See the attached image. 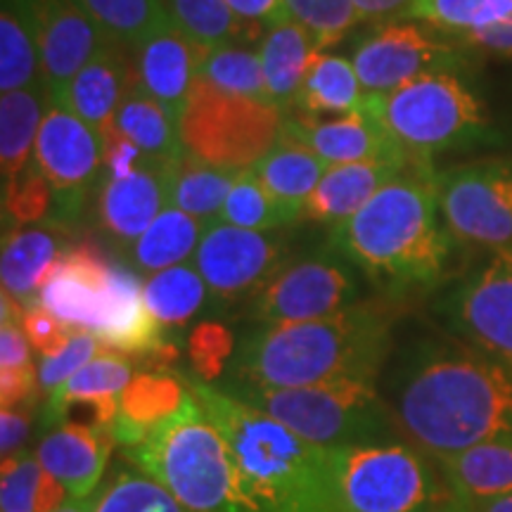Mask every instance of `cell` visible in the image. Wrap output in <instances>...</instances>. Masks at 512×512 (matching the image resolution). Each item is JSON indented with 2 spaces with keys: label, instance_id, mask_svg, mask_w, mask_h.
I'll list each match as a JSON object with an SVG mask.
<instances>
[{
  "label": "cell",
  "instance_id": "43",
  "mask_svg": "<svg viewBox=\"0 0 512 512\" xmlns=\"http://www.w3.org/2000/svg\"><path fill=\"white\" fill-rule=\"evenodd\" d=\"M133 380V366L124 356L114 354V349H107L102 356H95L91 363H86L79 373L69 377L62 387H57L48 396L46 406L76 399V396H119L126 389V384Z\"/></svg>",
  "mask_w": 512,
  "mask_h": 512
},
{
  "label": "cell",
  "instance_id": "7",
  "mask_svg": "<svg viewBox=\"0 0 512 512\" xmlns=\"http://www.w3.org/2000/svg\"><path fill=\"white\" fill-rule=\"evenodd\" d=\"M366 112L425 169H432V157L439 152L486 136L482 105L453 72H434L403 83L392 93L368 95Z\"/></svg>",
  "mask_w": 512,
  "mask_h": 512
},
{
  "label": "cell",
  "instance_id": "58",
  "mask_svg": "<svg viewBox=\"0 0 512 512\" xmlns=\"http://www.w3.org/2000/svg\"><path fill=\"white\" fill-rule=\"evenodd\" d=\"M475 510L477 512H512V494L475 503Z\"/></svg>",
  "mask_w": 512,
  "mask_h": 512
},
{
  "label": "cell",
  "instance_id": "24",
  "mask_svg": "<svg viewBox=\"0 0 512 512\" xmlns=\"http://www.w3.org/2000/svg\"><path fill=\"white\" fill-rule=\"evenodd\" d=\"M411 169L413 166L396 162H354L330 166L325 176L320 178L318 188L313 190L311 200L306 202L304 219L337 226V223L354 216L361 207H366L384 185Z\"/></svg>",
  "mask_w": 512,
  "mask_h": 512
},
{
  "label": "cell",
  "instance_id": "27",
  "mask_svg": "<svg viewBox=\"0 0 512 512\" xmlns=\"http://www.w3.org/2000/svg\"><path fill=\"white\" fill-rule=\"evenodd\" d=\"M316 53V41L292 17H285L283 22L266 29L259 50L261 67H264L268 95L280 110L287 112L297 107L306 69Z\"/></svg>",
  "mask_w": 512,
  "mask_h": 512
},
{
  "label": "cell",
  "instance_id": "38",
  "mask_svg": "<svg viewBox=\"0 0 512 512\" xmlns=\"http://www.w3.org/2000/svg\"><path fill=\"white\" fill-rule=\"evenodd\" d=\"M67 489L43 470L36 456L19 453L3 460V512H55L67 501Z\"/></svg>",
  "mask_w": 512,
  "mask_h": 512
},
{
  "label": "cell",
  "instance_id": "36",
  "mask_svg": "<svg viewBox=\"0 0 512 512\" xmlns=\"http://www.w3.org/2000/svg\"><path fill=\"white\" fill-rule=\"evenodd\" d=\"M204 228H207L204 223L192 219L185 211L166 207L150 223V228L128 247L133 266L140 273L155 275L164 268L185 264L190 256H195Z\"/></svg>",
  "mask_w": 512,
  "mask_h": 512
},
{
  "label": "cell",
  "instance_id": "11",
  "mask_svg": "<svg viewBox=\"0 0 512 512\" xmlns=\"http://www.w3.org/2000/svg\"><path fill=\"white\" fill-rule=\"evenodd\" d=\"M285 238L275 230H247L230 223L204 228L192 264L202 273L216 306L252 299L285 264Z\"/></svg>",
  "mask_w": 512,
  "mask_h": 512
},
{
  "label": "cell",
  "instance_id": "52",
  "mask_svg": "<svg viewBox=\"0 0 512 512\" xmlns=\"http://www.w3.org/2000/svg\"><path fill=\"white\" fill-rule=\"evenodd\" d=\"M29 427V406L3 408V413H0V453H3V460L17 458V453L22 451L24 441L29 437Z\"/></svg>",
  "mask_w": 512,
  "mask_h": 512
},
{
  "label": "cell",
  "instance_id": "12",
  "mask_svg": "<svg viewBox=\"0 0 512 512\" xmlns=\"http://www.w3.org/2000/svg\"><path fill=\"white\" fill-rule=\"evenodd\" d=\"M105 145L102 136L67 107L50 102L38 128L34 169L46 178L55 195V221L67 223L81 216L83 202L100 178Z\"/></svg>",
  "mask_w": 512,
  "mask_h": 512
},
{
  "label": "cell",
  "instance_id": "32",
  "mask_svg": "<svg viewBox=\"0 0 512 512\" xmlns=\"http://www.w3.org/2000/svg\"><path fill=\"white\" fill-rule=\"evenodd\" d=\"M162 5L166 19L207 53L264 38L266 27L242 19L226 0H162Z\"/></svg>",
  "mask_w": 512,
  "mask_h": 512
},
{
  "label": "cell",
  "instance_id": "34",
  "mask_svg": "<svg viewBox=\"0 0 512 512\" xmlns=\"http://www.w3.org/2000/svg\"><path fill=\"white\" fill-rule=\"evenodd\" d=\"M46 86L34 17L27 0L0 5V93Z\"/></svg>",
  "mask_w": 512,
  "mask_h": 512
},
{
  "label": "cell",
  "instance_id": "16",
  "mask_svg": "<svg viewBox=\"0 0 512 512\" xmlns=\"http://www.w3.org/2000/svg\"><path fill=\"white\" fill-rule=\"evenodd\" d=\"M27 3L34 17L43 81L50 102L62 105L74 76L102 48L117 41H112L76 0H27Z\"/></svg>",
  "mask_w": 512,
  "mask_h": 512
},
{
  "label": "cell",
  "instance_id": "21",
  "mask_svg": "<svg viewBox=\"0 0 512 512\" xmlns=\"http://www.w3.org/2000/svg\"><path fill=\"white\" fill-rule=\"evenodd\" d=\"M64 223L5 228L3 235V294L22 309L41 304V290L60 259L64 247Z\"/></svg>",
  "mask_w": 512,
  "mask_h": 512
},
{
  "label": "cell",
  "instance_id": "37",
  "mask_svg": "<svg viewBox=\"0 0 512 512\" xmlns=\"http://www.w3.org/2000/svg\"><path fill=\"white\" fill-rule=\"evenodd\" d=\"M145 302L164 328H183L211 302V297L197 266L178 264L147 278Z\"/></svg>",
  "mask_w": 512,
  "mask_h": 512
},
{
  "label": "cell",
  "instance_id": "28",
  "mask_svg": "<svg viewBox=\"0 0 512 512\" xmlns=\"http://www.w3.org/2000/svg\"><path fill=\"white\" fill-rule=\"evenodd\" d=\"M185 382L166 373L136 375L119 394V415L114 420V441L128 448L138 446L147 432L183 406Z\"/></svg>",
  "mask_w": 512,
  "mask_h": 512
},
{
  "label": "cell",
  "instance_id": "26",
  "mask_svg": "<svg viewBox=\"0 0 512 512\" xmlns=\"http://www.w3.org/2000/svg\"><path fill=\"white\" fill-rule=\"evenodd\" d=\"M328 169L330 166L309 145L287 131H283L273 150L252 166V171L290 223L304 219L306 202L311 200L313 190L318 188L320 178Z\"/></svg>",
  "mask_w": 512,
  "mask_h": 512
},
{
  "label": "cell",
  "instance_id": "31",
  "mask_svg": "<svg viewBox=\"0 0 512 512\" xmlns=\"http://www.w3.org/2000/svg\"><path fill=\"white\" fill-rule=\"evenodd\" d=\"M112 131L131 140L152 162L171 164L185 155L181 143V121L164 105H159L155 98H150L138 83L121 102Z\"/></svg>",
  "mask_w": 512,
  "mask_h": 512
},
{
  "label": "cell",
  "instance_id": "2",
  "mask_svg": "<svg viewBox=\"0 0 512 512\" xmlns=\"http://www.w3.org/2000/svg\"><path fill=\"white\" fill-rule=\"evenodd\" d=\"M185 387L226 439L245 512H342L328 446L302 439L200 377H185Z\"/></svg>",
  "mask_w": 512,
  "mask_h": 512
},
{
  "label": "cell",
  "instance_id": "42",
  "mask_svg": "<svg viewBox=\"0 0 512 512\" xmlns=\"http://www.w3.org/2000/svg\"><path fill=\"white\" fill-rule=\"evenodd\" d=\"M219 221L247 230H278L290 226L283 209L268 195L264 183L259 181V176L252 169L242 171L235 178L233 188H230L226 197V204L221 209Z\"/></svg>",
  "mask_w": 512,
  "mask_h": 512
},
{
  "label": "cell",
  "instance_id": "10",
  "mask_svg": "<svg viewBox=\"0 0 512 512\" xmlns=\"http://www.w3.org/2000/svg\"><path fill=\"white\" fill-rule=\"evenodd\" d=\"M434 188L448 233L463 245L512 252V166L472 162L434 171Z\"/></svg>",
  "mask_w": 512,
  "mask_h": 512
},
{
  "label": "cell",
  "instance_id": "23",
  "mask_svg": "<svg viewBox=\"0 0 512 512\" xmlns=\"http://www.w3.org/2000/svg\"><path fill=\"white\" fill-rule=\"evenodd\" d=\"M121 43H110L69 83L62 107L95 128L102 138L112 131L121 102L136 86V69L121 55Z\"/></svg>",
  "mask_w": 512,
  "mask_h": 512
},
{
  "label": "cell",
  "instance_id": "4",
  "mask_svg": "<svg viewBox=\"0 0 512 512\" xmlns=\"http://www.w3.org/2000/svg\"><path fill=\"white\" fill-rule=\"evenodd\" d=\"M434 188V171L411 169L387 183L366 207L332 226V252L361 268L389 294L437 285L451 256Z\"/></svg>",
  "mask_w": 512,
  "mask_h": 512
},
{
  "label": "cell",
  "instance_id": "9",
  "mask_svg": "<svg viewBox=\"0 0 512 512\" xmlns=\"http://www.w3.org/2000/svg\"><path fill=\"white\" fill-rule=\"evenodd\" d=\"M285 117L275 102L226 93L197 74L181 114L183 150L207 164L247 171L283 136Z\"/></svg>",
  "mask_w": 512,
  "mask_h": 512
},
{
  "label": "cell",
  "instance_id": "29",
  "mask_svg": "<svg viewBox=\"0 0 512 512\" xmlns=\"http://www.w3.org/2000/svg\"><path fill=\"white\" fill-rule=\"evenodd\" d=\"M50 93L46 86L22 88L0 95V174L3 188L19 181L34 162L38 128L46 117Z\"/></svg>",
  "mask_w": 512,
  "mask_h": 512
},
{
  "label": "cell",
  "instance_id": "40",
  "mask_svg": "<svg viewBox=\"0 0 512 512\" xmlns=\"http://www.w3.org/2000/svg\"><path fill=\"white\" fill-rule=\"evenodd\" d=\"M200 74L226 93H238L261 102H273L266 88L261 55L249 46H240L238 43V46L209 50L202 60Z\"/></svg>",
  "mask_w": 512,
  "mask_h": 512
},
{
  "label": "cell",
  "instance_id": "19",
  "mask_svg": "<svg viewBox=\"0 0 512 512\" xmlns=\"http://www.w3.org/2000/svg\"><path fill=\"white\" fill-rule=\"evenodd\" d=\"M171 164L147 159L131 174L102 178L98 192V221L114 242L128 249L169 207Z\"/></svg>",
  "mask_w": 512,
  "mask_h": 512
},
{
  "label": "cell",
  "instance_id": "51",
  "mask_svg": "<svg viewBox=\"0 0 512 512\" xmlns=\"http://www.w3.org/2000/svg\"><path fill=\"white\" fill-rule=\"evenodd\" d=\"M41 382L34 373V366L27 368H0V403L3 408L29 406L36 399Z\"/></svg>",
  "mask_w": 512,
  "mask_h": 512
},
{
  "label": "cell",
  "instance_id": "56",
  "mask_svg": "<svg viewBox=\"0 0 512 512\" xmlns=\"http://www.w3.org/2000/svg\"><path fill=\"white\" fill-rule=\"evenodd\" d=\"M361 22L387 24L408 17L413 0H354Z\"/></svg>",
  "mask_w": 512,
  "mask_h": 512
},
{
  "label": "cell",
  "instance_id": "5",
  "mask_svg": "<svg viewBox=\"0 0 512 512\" xmlns=\"http://www.w3.org/2000/svg\"><path fill=\"white\" fill-rule=\"evenodd\" d=\"M128 460L188 512H245L226 439L190 392L128 451Z\"/></svg>",
  "mask_w": 512,
  "mask_h": 512
},
{
  "label": "cell",
  "instance_id": "1",
  "mask_svg": "<svg viewBox=\"0 0 512 512\" xmlns=\"http://www.w3.org/2000/svg\"><path fill=\"white\" fill-rule=\"evenodd\" d=\"M384 403L396 432L437 463L512 439V370L460 339H420L403 349Z\"/></svg>",
  "mask_w": 512,
  "mask_h": 512
},
{
  "label": "cell",
  "instance_id": "3",
  "mask_svg": "<svg viewBox=\"0 0 512 512\" xmlns=\"http://www.w3.org/2000/svg\"><path fill=\"white\" fill-rule=\"evenodd\" d=\"M392 347V316L384 306L356 302L304 323L259 325L240 339L226 382L261 387L363 380L377 382Z\"/></svg>",
  "mask_w": 512,
  "mask_h": 512
},
{
  "label": "cell",
  "instance_id": "22",
  "mask_svg": "<svg viewBox=\"0 0 512 512\" xmlns=\"http://www.w3.org/2000/svg\"><path fill=\"white\" fill-rule=\"evenodd\" d=\"M98 339L121 354L176 358V349L164 337V325L145 302V285L138 273L124 266H112V306Z\"/></svg>",
  "mask_w": 512,
  "mask_h": 512
},
{
  "label": "cell",
  "instance_id": "55",
  "mask_svg": "<svg viewBox=\"0 0 512 512\" xmlns=\"http://www.w3.org/2000/svg\"><path fill=\"white\" fill-rule=\"evenodd\" d=\"M242 19L247 22H256L261 27L271 29L273 24L283 22L287 15L285 0H226Z\"/></svg>",
  "mask_w": 512,
  "mask_h": 512
},
{
  "label": "cell",
  "instance_id": "46",
  "mask_svg": "<svg viewBox=\"0 0 512 512\" xmlns=\"http://www.w3.org/2000/svg\"><path fill=\"white\" fill-rule=\"evenodd\" d=\"M50 211H55L53 188L34 169V164L19 181L3 188V221H10V228L36 226L46 221Z\"/></svg>",
  "mask_w": 512,
  "mask_h": 512
},
{
  "label": "cell",
  "instance_id": "15",
  "mask_svg": "<svg viewBox=\"0 0 512 512\" xmlns=\"http://www.w3.org/2000/svg\"><path fill=\"white\" fill-rule=\"evenodd\" d=\"M354 67L368 95H384L403 83L460 64L458 50L444 38L411 22H387L354 50Z\"/></svg>",
  "mask_w": 512,
  "mask_h": 512
},
{
  "label": "cell",
  "instance_id": "48",
  "mask_svg": "<svg viewBox=\"0 0 512 512\" xmlns=\"http://www.w3.org/2000/svg\"><path fill=\"white\" fill-rule=\"evenodd\" d=\"M235 339L230 335V330L221 323H200L195 325L188 339V356L195 375L202 382H214L223 375V370L230 363L233 356Z\"/></svg>",
  "mask_w": 512,
  "mask_h": 512
},
{
  "label": "cell",
  "instance_id": "57",
  "mask_svg": "<svg viewBox=\"0 0 512 512\" xmlns=\"http://www.w3.org/2000/svg\"><path fill=\"white\" fill-rule=\"evenodd\" d=\"M102 494H105V489L93 491V494L81 498H69V501H64L55 512H95L102 501Z\"/></svg>",
  "mask_w": 512,
  "mask_h": 512
},
{
  "label": "cell",
  "instance_id": "8",
  "mask_svg": "<svg viewBox=\"0 0 512 512\" xmlns=\"http://www.w3.org/2000/svg\"><path fill=\"white\" fill-rule=\"evenodd\" d=\"M342 512H425L453 498L439 463L403 441L330 446Z\"/></svg>",
  "mask_w": 512,
  "mask_h": 512
},
{
  "label": "cell",
  "instance_id": "30",
  "mask_svg": "<svg viewBox=\"0 0 512 512\" xmlns=\"http://www.w3.org/2000/svg\"><path fill=\"white\" fill-rule=\"evenodd\" d=\"M451 494L475 505L512 494V439L486 441L458 456L439 460Z\"/></svg>",
  "mask_w": 512,
  "mask_h": 512
},
{
  "label": "cell",
  "instance_id": "47",
  "mask_svg": "<svg viewBox=\"0 0 512 512\" xmlns=\"http://www.w3.org/2000/svg\"><path fill=\"white\" fill-rule=\"evenodd\" d=\"M119 415V396H76L57 406H46L41 413V427H79V430H112Z\"/></svg>",
  "mask_w": 512,
  "mask_h": 512
},
{
  "label": "cell",
  "instance_id": "49",
  "mask_svg": "<svg viewBox=\"0 0 512 512\" xmlns=\"http://www.w3.org/2000/svg\"><path fill=\"white\" fill-rule=\"evenodd\" d=\"M105 344L100 342L93 332L76 330L72 342L64 347L57 356L43 358L41 368H38V382H41V389L48 396L55 392L57 387H62L69 377L79 373V370L91 363L95 356L100 354Z\"/></svg>",
  "mask_w": 512,
  "mask_h": 512
},
{
  "label": "cell",
  "instance_id": "35",
  "mask_svg": "<svg viewBox=\"0 0 512 512\" xmlns=\"http://www.w3.org/2000/svg\"><path fill=\"white\" fill-rule=\"evenodd\" d=\"M240 174L242 171L207 164L185 152L181 159L171 164L169 207L185 211L204 226L216 223L228 192Z\"/></svg>",
  "mask_w": 512,
  "mask_h": 512
},
{
  "label": "cell",
  "instance_id": "13",
  "mask_svg": "<svg viewBox=\"0 0 512 512\" xmlns=\"http://www.w3.org/2000/svg\"><path fill=\"white\" fill-rule=\"evenodd\" d=\"M439 309L460 342L512 370V252H496L465 275Z\"/></svg>",
  "mask_w": 512,
  "mask_h": 512
},
{
  "label": "cell",
  "instance_id": "39",
  "mask_svg": "<svg viewBox=\"0 0 512 512\" xmlns=\"http://www.w3.org/2000/svg\"><path fill=\"white\" fill-rule=\"evenodd\" d=\"M76 3L121 46L136 48L169 22L162 0H76Z\"/></svg>",
  "mask_w": 512,
  "mask_h": 512
},
{
  "label": "cell",
  "instance_id": "54",
  "mask_svg": "<svg viewBox=\"0 0 512 512\" xmlns=\"http://www.w3.org/2000/svg\"><path fill=\"white\" fill-rule=\"evenodd\" d=\"M460 36H463V41L472 48L489 50V53L498 55H512V15L496 24H489V27L467 31V34Z\"/></svg>",
  "mask_w": 512,
  "mask_h": 512
},
{
  "label": "cell",
  "instance_id": "18",
  "mask_svg": "<svg viewBox=\"0 0 512 512\" xmlns=\"http://www.w3.org/2000/svg\"><path fill=\"white\" fill-rule=\"evenodd\" d=\"M285 131L309 145L328 166L354 162H396L425 169L413 162L396 140L384 131V126L370 112L339 114L332 119H320L313 114H290L285 117ZM432 171V169H427Z\"/></svg>",
  "mask_w": 512,
  "mask_h": 512
},
{
  "label": "cell",
  "instance_id": "25",
  "mask_svg": "<svg viewBox=\"0 0 512 512\" xmlns=\"http://www.w3.org/2000/svg\"><path fill=\"white\" fill-rule=\"evenodd\" d=\"M114 432H91L79 427H57L38 444L36 458L72 498L93 494L110 458Z\"/></svg>",
  "mask_w": 512,
  "mask_h": 512
},
{
  "label": "cell",
  "instance_id": "33",
  "mask_svg": "<svg viewBox=\"0 0 512 512\" xmlns=\"http://www.w3.org/2000/svg\"><path fill=\"white\" fill-rule=\"evenodd\" d=\"M366 105L368 93L358 79L354 62L318 50L306 69L297 110L313 117H323V114L339 117V114L366 112Z\"/></svg>",
  "mask_w": 512,
  "mask_h": 512
},
{
  "label": "cell",
  "instance_id": "44",
  "mask_svg": "<svg viewBox=\"0 0 512 512\" xmlns=\"http://www.w3.org/2000/svg\"><path fill=\"white\" fill-rule=\"evenodd\" d=\"M285 8L309 31L318 50L335 46L361 22L354 0H285Z\"/></svg>",
  "mask_w": 512,
  "mask_h": 512
},
{
  "label": "cell",
  "instance_id": "59",
  "mask_svg": "<svg viewBox=\"0 0 512 512\" xmlns=\"http://www.w3.org/2000/svg\"><path fill=\"white\" fill-rule=\"evenodd\" d=\"M425 512H477L475 505L460 501V498H448V501H441L437 505H432V508H427Z\"/></svg>",
  "mask_w": 512,
  "mask_h": 512
},
{
  "label": "cell",
  "instance_id": "6",
  "mask_svg": "<svg viewBox=\"0 0 512 512\" xmlns=\"http://www.w3.org/2000/svg\"><path fill=\"white\" fill-rule=\"evenodd\" d=\"M223 392L283 422L302 439L328 448L382 444L399 434L375 382L342 380L306 387L226 382Z\"/></svg>",
  "mask_w": 512,
  "mask_h": 512
},
{
  "label": "cell",
  "instance_id": "41",
  "mask_svg": "<svg viewBox=\"0 0 512 512\" xmlns=\"http://www.w3.org/2000/svg\"><path fill=\"white\" fill-rule=\"evenodd\" d=\"M512 15V0H413L408 17L439 31L467 34Z\"/></svg>",
  "mask_w": 512,
  "mask_h": 512
},
{
  "label": "cell",
  "instance_id": "20",
  "mask_svg": "<svg viewBox=\"0 0 512 512\" xmlns=\"http://www.w3.org/2000/svg\"><path fill=\"white\" fill-rule=\"evenodd\" d=\"M204 55L207 50L166 22L136 46L133 69H136L138 86L181 121Z\"/></svg>",
  "mask_w": 512,
  "mask_h": 512
},
{
  "label": "cell",
  "instance_id": "17",
  "mask_svg": "<svg viewBox=\"0 0 512 512\" xmlns=\"http://www.w3.org/2000/svg\"><path fill=\"white\" fill-rule=\"evenodd\" d=\"M41 304L69 328L98 337L112 306V264L86 242L67 247L43 285Z\"/></svg>",
  "mask_w": 512,
  "mask_h": 512
},
{
  "label": "cell",
  "instance_id": "14",
  "mask_svg": "<svg viewBox=\"0 0 512 512\" xmlns=\"http://www.w3.org/2000/svg\"><path fill=\"white\" fill-rule=\"evenodd\" d=\"M354 273L330 254L283 266L249 302V316L261 325L304 323L356 304Z\"/></svg>",
  "mask_w": 512,
  "mask_h": 512
},
{
  "label": "cell",
  "instance_id": "53",
  "mask_svg": "<svg viewBox=\"0 0 512 512\" xmlns=\"http://www.w3.org/2000/svg\"><path fill=\"white\" fill-rule=\"evenodd\" d=\"M29 339L24 335L19 320L3 318L0 325V368H27L31 363Z\"/></svg>",
  "mask_w": 512,
  "mask_h": 512
},
{
  "label": "cell",
  "instance_id": "50",
  "mask_svg": "<svg viewBox=\"0 0 512 512\" xmlns=\"http://www.w3.org/2000/svg\"><path fill=\"white\" fill-rule=\"evenodd\" d=\"M19 325H22L24 335H27L31 347H34L43 358L60 354V351L67 347V344L72 342V337L76 335L74 328H69L67 323H62V320L53 316V313H50L43 304L24 309Z\"/></svg>",
  "mask_w": 512,
  "mask_h": 512
},
{
  "label": "cell",
  "instance_id": "45",
  "mask_svg": "<svg viewBox=\"0 0 512 512\" xmlns=\"http://www.w3.org/2000/svg\"><path fill=\"white\" fill-rule=\"evenodd\" d=\"M95 512H188L164 486L138 472H119Z\"/></svg>",
  "mask_w": 512,
  "mask_h": 512
}]
</instances>
